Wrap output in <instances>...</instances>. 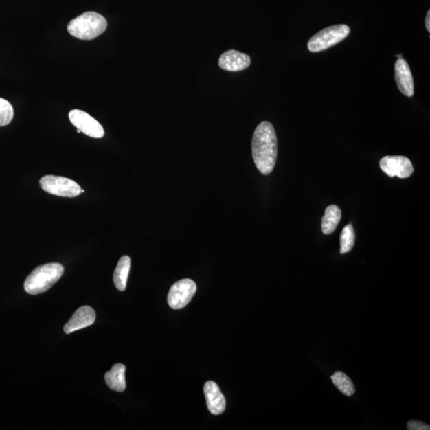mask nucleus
I'll return each mask as SVG.
<instances>
[{
    "label": "nucleus",
    "mask_w": 430,
    "mask_h": 430,
    "mask_svg": "<svg viewBox=\"0 0 430 430\" xmlns=\"http://www.w3.org/2000/svg\"><path fill=\"white\" fill-rule=\"evenodd\" d=\"M395 81L398 84L399 91L405 96L411 98L414 93V78L411 69L407 61L398 58L394 65Z\"/></svg>",
    "instance_id": "9"
},
{
    "label": "nucleus",
    "mask_w": 430,
    "mask_h": 430,
    "mask_svg": "<svg viewBox=\"0 0 430 430\" xmlns=\"http://www.w3.org/2000/svg\"><path fill=\"white\" fill-rule=\"evenodd\" d=\"M107 20L93 12H84L69 22L67 30L72 36L82 40H92L106 31Z\"/></svg>",
    "instance_id": "3"
},
{
    "label": "nucleus",
    "mask_w": 430,
    "mask_h": 430,
    "mask_svg": "<svg viewBox=\"0 0 430 430\" xmlns=\"http://www.w3.org/2000/svg\"><path fill=\"white\" fill-rule=\"evenodd\" d=\"M426 27L427 29V31L429 32H430V11H428V13L427 14V17H426Z\"/></svg>",
    "instance_id": "20"
},
{
    "label": "nucleus",
    "mask_w": 430,
    "mask_h": 430,
    "mask_svg": "<svg viewBox=\"0 0 430 430\" xmlns=\"http://www.w3.org/2000/svg\"><path fill=\"white\" fill-rule=\"evenodd\" d=\"M331 378L335 386L346 396H352L356 392V388H354L351 378L346 374L342 372H337L332 374Z\"/></svg>",
    "instance_id": "16"
},
{
    "label": "nucleus",
    "mask_w": 430,
    "mask_h": 430,
    "mask_svg": "<svg viewBox=\"0 0 430 430\" xmlns=\"http://www.w3.org/2000/svg\"><path fill=\"white\" fill-rule=\"evenodd\" d=\"M349 34L350 27L347 25H335L324 28L309 39L308 49L314 53L325 51L343 41Z\"/></svg>",
    "instance_id": "4"
},
{
    "label": "nucleus",
    "mask_w": 430,
    "mask_h": 430,
    "mask_svg": "<svg viewBox=\"0 0 430 430\" xmlns=\"http://www.w3.org/2000/svg\"><path fill=\"white\" fill-rule=\"evenodd\" d=\"M204 394L209 411L212 414L218 415L226 409V399L220 392L218 385L212 381H208L204 386Z\"/></svg>",
    "instance_id": "12"
},
{
    "label": "nucleus",
    "mask_w": 430,
    "mask_h": 430,
    "mask_svg": "<svg viewBox=\"0 0 430 430\" xmlns=\"http://www.w3.org/2000/svg\"><path fill=\"white\" fill-rule=\"evenodd\" d=\"M64 273V267L59 263L40 266L29 274L24 282L25 291L31 295L47 292L58 282Z\"/></svg>",
    "instance_id": "2"
},
{
    "label": "nucleus",
    "mask_w": 430,
    "mask_h": 430,
    "mask_svg": "<svg viewBox=\"0 0 430 430\" xmlns=\"http://www.w3.org/2000/svg\"><path fill=\"white\" fill-rule=\"evenodd\" d=\"M96 319V313L89 306H82L74 313L69 322L65 325L64 332L71 334L92 325Z\"/></svg>",
    "instance_id": "11"
},
{
    "label": "nucleus",
    "mask_w": 430,
    "mask_h": 430,
    "mask_svg": "<svg viewBox=\"0 0 430 430\" xmlns=\"http://www.w3.org/2000/svg\"><path fill=\"white\" fill-rule=\"evenodd\" d=\"M14 117L13 107L7 100L0 98V127L6 126Z\"/></svg>",
    "instance_id": "18"
},
{
    "label": "nucleus",
    "mask_w": 430,
    "mask_h": 430,
    "mask_svg": "<svg viewBox=\"0 0 430 430\" xmlns=\"http://www.w3.org/2000/svg\"><path fill=\"white\" fill-rule=\"evenodd\" d=\"M69 118L73 126L87 136L93 138H102L104 136L102 124L82 110H72L69 113Z\"/></svg>",
    "instance_id": "7"
},
{
    "label": "nucleus",
    "mask_w": 430,
    "mask_h": 430,
    "mask_svg": "<svg viewBox=\"0 0 430 430\" xmlns=\"http://www.w3.org/2000/svg\"><path fill=\"white\" fill-rule=\"evenodd\" d=\"M252 155L260 172L267 176L273 172L278 158V139L271 123L263 122L255 129Z\"/></svg>",
    "instance_id": "1"
},
{
    "label": "nucleus",
    "mask_w": 430,
    "mask_h": 430,
    "mask_svg": "<svg viewBox=\"0 0 430 430\" xmlns=\"http://www.w3.org/2000/svg\"><path fill=\"white\" fill-rule=\"evenodd\" d=\"M44 192L53 196L73 198L82 193V188L71 179L56 176H46L39 181Z\"/></svg>",
    "instance_id": "5"
},
{
    "label": "nucleus",
    "mask_w": 430,
    "mask_h": 430,
    "mask_svg": "<svg viewBox=\"0 0 430 430\" xmlns=\"http://www.w3.org/2000/svg\"><path fill=\"white\" fill-rule=\"evenodd\" d=\"M251 63V60L249 55L231 49L221 55L218 66L224 71L238 72L247 69Z\"/></svg>",
    "instance_id": "10"
},
{
    "label": "nucleus",
    "mask_w": 430,
    "mask_h": 430,
    "mask_svg": "<svg viewBox=\"0 0 430 430\" xmlns=\"http://www.w3.org/2000/svg\"><path fill=\"white\" fill-rule=\"evenodd\" d=\"M407 429L409 430H429L430 427L429 425L425 424L422 422L411 420V421L407 423Z\"/></svg>",
    "instance_id": "19"
},
{
    "label": "nucleus",
    "mask_w": 430,
    "mask_h": 430,
    "mask_svg": "<svg viewBox=\"0 0 430 430\" xmlns=\"http://www.w3.org/2000/svg\"><path fill=\"white\" fill-rule=\"evenodd\" d=\"M379 165L382 171L389 177L405 179L411 177L414 172L411 161L405 157H385L380 161Z\"/></svg>",
    "instance_id": "8"
},
{
    "label": "nucleus",
    "mask_w": 430,
    "mask_h": 430,
    "mask_svg": "<svg viewBox=\"0 0 430 430\" xmlns=\"http://www.w3.org/2000/svg\"><path fill=\"white\" fill-rule=\"evenodd\" d=\"M341 210L336 205L327 207L322 218L321 227L324 234H331L335 231L341 219Z\"/></svg>",
    "instance_id": "14"
},
{
    "label": "nucleus",
    "mask_w": 430,
    "mask_h": 430,
    "mask_svg": "<svg viewBox=\"0 0 430 430\" xmlns=\"http://www.w3.org/2000/svg\"><path fill=\"white\" fill-rule=\"evenodd\" d=\"M130 266L131 260L128 256H123L119 260L113 274L114 284L119 291H124L126 289Z\"/></svg>",
    "instance_id": "15"
},
{
    "label": "nucleus",
    "mask_w": 430,
    "mask_h": 430,
    "mask_svg": "<svg viewBox=\"0 0 430 430\" xmlns=\"http://www.w3.org/2000/svg\"><path fill=\"white\" fill-rule=\"evenodd\" d=\"M82 193H84V190H82Z\"/></svg>",
    "instance_id": "21"
},
{
    "label": "nucleus",
    "mask_w": 430,
    "mask_h": 430,
    "mask_svg": "<svg viewBox=\"0 0 430 430\" xmlns=\"http://www.w3.org/2000/svg\"><path fill=\"white\" fill-rule=\"evenodd\" d=\"M356 242V233L352 224L347 225L341 234V253H347L352 251Z\"/></svg>",
    "instance_id": "17"
},
{
    "label": "nucleus",
    "mask_w": 430,
    "mask_h": 430,
    "mask_svg": "<svg viewBox=\"0 0 430 430\" xmlns=\"http://www.w3.org/2000/svg\"><path fill=\"white\" fill-rule=\"evenodd\" d=\"M196 291V284L192 280L188 278L180 280L170 289L168 296L169 306L176 310L186 307Z\"/></svg>",
    "instance_id": "6"
},
{
    "label": "nucleus",
    "mask_w": 430,
    "mask_h": 430,
    "mask_svg": "<svg viewBox=\"0 0 430 430\" xmlns=\"http://www.w3.org/2000/svg\"><path fill=\"white\" fill-rule=\"evenodd\" d=\"M126 367L122 363L115 364L114 366L104 374L108 387L118 392H122L126 389Z\"/></svg>",
    "instance_id": "13"
}]
</instances>
